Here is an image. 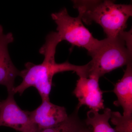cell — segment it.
Masks as SVG:
<instances>
[{
  "label": "cell",
  "mask_w": 132,
  "mask_h": 132,
  "mask_svg": "<svg viewBox=\"0 0 132 132\" xmlns=\"http://www.w3.org/2000/svg\"><path fill=\"white\" fill-rule=\"evenodd\" d=\"M57 32H52L47 36L45 43L39 52L44 55L41 64L36 65L31 62L25 64V68L20 71L22 79L21 83L14 87L13 93L21 95L28 88L33 87L38 90L42 100H49L52 90V80L55 75L65 71L75 72L80 78H88L89 68L88 64L79 66L72 64L67 61L58 64L55 61L57 45L61 42Z\"/></svg>",
  "instance_id": "6da1fadb"
},
{
  "label": "cell",
  "mask_w": 132,
  "mask_h": 132,
  "mask_svg": "<svg viewBox=\"0 0 132 132\" xmlns=\"http://www.w3.org/2000/svg\"><path fill=\"white\" fill-rule=\"evenodd\" d=\"M78 16L88 25L94 22L103 28L107 38L118 37L125 32L132 15L131 5L116 4L113 1H73Z\"/></svg>",
  "instance_id": "7a4b0ae2"
},
{
  "label": "cell",
  "mask_w": 132,
  "mask_h": 132,
  "mask_svg": "<svg viewBox=\"0 0 132 132\" xmlns=\"http://www.w3.org/2000/svg\"><path fill=\"white\" fill-rule=\"evenodd\" d=\"M132 30L115 38L100 40L90 56L89 77L100 79L104 75L132 62Z\"/></svg>",
  "instance_id": "3957f363"
},
{
  "label": "cell",
  "mask_w": 132,
  "mask_h": 132,
  "mask_svg": "<svg viewBox=\"0 0 132 132\" xmlns=\"http://www.w3.org/2000/svg\"><path fill=\"white\" fill-rule=\"evenodd\" d=\"M51 17L57 25L56 30L61 42L67 41L73 46L84 48L90 56L98 46L100 40L94 37L79 16H70L66 8L52 14Z\"/></svg>",
  "instance_id": "277c9868"
},
{
  "label": "cell",
  "mask_w": 132,
  "mask_h": 132,
  "mask_svg": "<svg viewBox=\"0 0 132 132\" xmlns=\"http://www.w3.org/2000/svg\"><path fill=\"white\" fill-rule=\"evenodd\" d=\"M0 101V126L11 128L21 132H38L30 112L22 110L16 104L13 93Z\"/></svg>",
  "instance_id": "5b68a950"
},
{
  "label": "cell",
  "mask_w": 132,
  "mask_h": 132,
  "mask_svg": "<svg viewBox=\"0 0 132 132\" xmlns=\"http://www.w3.org/2000/svg\"><path fill=\"white\" fill-rule=\"evenodd\" d=\"M99 80L89 77L79 78L77 81L73 94L79 101L76 107L78 109L83 105L98 112L105 109L103 93L99 86Z\"/></svg>",
  "instance_id": "8992f818"
},
{
  "label": "cell",
  "mask_w": 132,
  "mask_h": 132,
  "mask_svg": "<svg viewBox=\"0 0 132 132\" xmlns=\"http://www.w3.org/2000/svg\"><path fill=\"white\" fill-rule=\"evenodd\" d=\"M30 114L38 132L57 126L68 117L65 107L53 104L50 100H42L38 108L30 112Z\"/></svg>",
  "instance_id": "52a82bcc"
},
{
  "label": "cell",
  "mask_w": 132,
  "mask_h": 132,
  "mask_svg": "<svg viewBox=\"0 0 132 132\" xmlns=\"http://www.w3.org/2000/svg\"><path fill=\"white\" fill-rule=\"evenodd\" d=\"M123 77L116 84L113 92L117 100L114 104L120 106L123 110V115L126 117L132 116V64L129 63Z\"/></svg>",
  "instance_id": "ba28073f"
},
{
  "label": "cell",
  "mask_w": 132,
  "mask_h": 132,
  "mask_svg": "<svg viewBox=\"0 0 132 132\" xmlns=\"http://www.w3.org/2000/svg\"><path fill=\"white\" fill-rule=\"evenodd\" d=\"M111 112L109 108L104 109L102 113L90 110L87 113L85 124L92 127V132H115L109 123Z\"/></svg>",
  "instance_id": "9c48e42d"
},
{
  "label": "cell",
  "mask_w": 132,
  "mask_h": 132,
  "mask_svg": "<svg viewBox=\"0 0 132 132\" xmlns=\"http://www.w3.org/2000/svg\"><path fill=\"white\" fill-rule=\"evenodd\" d=\"M79 110L76 108L75 111L68 116V118L65 121L39 132H79L86 124L82 123L78 116Z\"/></svg>",
  "instance_id": "30bf717a"
},
{
  "label": "cell",
  "mask_w": 132,
  "mask_h": 132,
  "mask_svg": "<svg viewBox=\"0 0 132 132\" xmlns=\"http://www.w3.org/2000/svg\"><path fill=\"white\" fill-rule=\"evenodd\" d=\"M14 38L13 34L4 33L3 27L0 25V68L12 61L8 47L10 43L13 42Z\"/></svg>",
  "instance_id": "8fae6325"
},
{
  "label": "cell",
  "mask_w": 132,
  "mask_h": 132,
  "mask_svg": "<svg viewBox=\"0 0 132 132\" xmlns=\"http://www.w3.org/2000/svg\"><path fill=\"white\" fill-rule=\"evenodd\" d=\"M110 119L115 126V132H132V116L126 117L119 112L112 111Z\"/></svg>",
  "instance_id": "7c38bea8"
},
{
  "label": "cell",
  "mask_w": 132,
  "mask_h": 132,
  "mask_svg": "<svg viewBox=\"0 0 132 132\" xmlns=\"http://www.w3.org/2000/svg\"><path fill=\"white\" fill-rule=\"evenodd\" d=\"M79 132H92V130H90V128H87L85 126Z\"/></svg>",
  "instance_id": "4fadbf2b"
}]
</instances>
